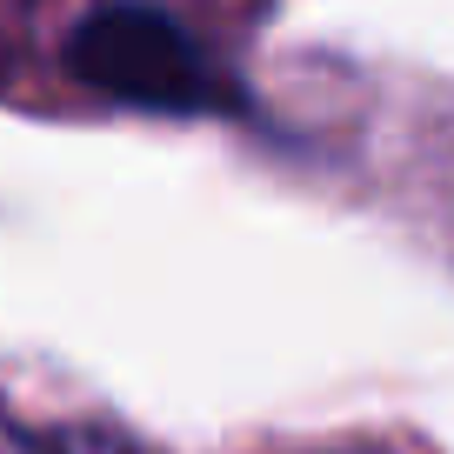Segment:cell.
<instances>
[{
  "instance_id": "1",
  "label": "cell",
  "mask_w": 454,
  "mask_h": 454,
  "mask_svg": "<svg viewBox=\"0 0 454 454\" xmlns=\"http://www.w3.org/2000/svg\"><path fill=\"white\" fill-rule=\"evenodd\" d=\"M67 454H94V448H87V441L74 434V441H67ZM107 454H128V448H114V441H107Z\"/></svg>"
}]
</instances>
